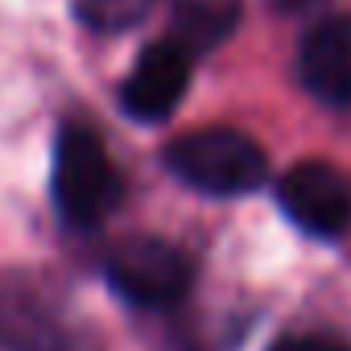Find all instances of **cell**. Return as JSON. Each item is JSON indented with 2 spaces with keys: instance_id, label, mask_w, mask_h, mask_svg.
Segmentation results:
<instances>
[{
  "instance_id": "obj_1",
  "label": "cell",
  "mask_w": 351,
  "mask_h": 351,
  "mask_svg": "<svg viewBox=\"0 0 351 351\" xmlns=\"http://www.w3.org/2000/svg\"><path fill=\"white\" fill-rule=\"evenodd\" d=\"M165 169L182 186L211 195V199H240L269 182V157L265 149L228 124L195 128L165 145Z\"/></svg>"
},
{
  "instance_id": "obj_2",
  "label": "cell",
  "mask_w": 351,
  "mask_h": 351,
  "mask_svg": "<svg viewBox=\"0 0 351 351\" xmlns=\"http://www.w3.org/2000/svg\"><path fill=\"white\" fill-rule=\"evenodd\" d=\"M54 207L66 228L95 232L124 199V178L104 149V141L87 124H62L54 141V173H50Z\"/></svg>"
},
{
  "instance_id": "obj_3",
  "label": "cell",
  "mask_w": 351,
  "mask_h": 351,
  "mask_svg": "<svg viewBox=\"0 0 351 351\" xmlns=\"http://www.w3.org/2000/svg\"><path fill=\"white\" fill-rule=\"evenodd\" d=\"M0 351H104V343L46 277L0 273Z\"/></svg>"
},
{
  "instance_id": "obj_4",
  "label": "cell",
  "mask_w": 351,
  "mask_h": 351,
  "mask_svg": "<svg viewBox=\"0 0 351 351\" xmlns=\"http://www.w3.org/2000/svg\"><path fill=\"white\" fill-rule=\"evenodd\" d=\"M112 293L136 310H169L195 285V261L161 236H124L104 256Z\"/></svg>"
},
{
  "instance_id": "obj_5",
  "label": "cell",
  "mask_w": 351,
  "mask_h": 351,
  "mask_svg": "<svg viewBox=\"0 0 351 351\" xmlns=\"http://www.w3.org/2000/svg\"><path fill=\"white\" fill-rule=\"evenodd\" d=\"M277 203L306 236L339 240L351 228V173L330 161H298L281 173Z\"/></svg>"
},
{
  "instance_id": "obj_6",
  "label": "cell",
  "mask_w": 351,
  "mask_h": 351,
  "mask_svg": "<svg viewBox=\"0 0 351 351\" xmlns=\"http://www.w3.org/2000/svg\"><path fill=\"white\" fill-rule=\"evenodd\" d=\"M191 66H195V58L186 50H178L169 38L145 46L141 58H136V66L120 83V108H124V116H132L141 124L165 120L173 108L182 104V95L191 87Z\"/></svg>"
},
{
  "instance_id": "obj_7",
  "label": "cell",
  "mask_w": 351,
  "mask_h": 351,
  "mask_svg": "<svg viewBox=\"0 0 351 351\" xmlns=\"http://www.w3.org/2000/svg\"><path fill=\"white\" fill-rule=\"evenodd\" d=\"M298 83L326 108H351V17H322L298 46Z\"/></svg>"
},
{
  "instance_id": "obj_8",
  "label": "cell",
  "mask_w": 351,
  "mask_h": 351,
  "mask_svg": "<svg viewBox=\"0 0 351 351\" xmlns=\"http://www.w3.org/2000/svg\"><path fill=\"white\" fill-rule=\"evenodd\" d=\"M240 13L244 0H169V42L203 58L236 34Z\"/></svg>"
},
{
  "instance_id": "obj_9",
  "label": "cell",
  "mask_w": 351,
  "mask_h": 351,
  "mask_svg": "<svg viewBox=\"0 0 351 351\" xmlns=\"http://www.w3.org/2000/svg\"><path fill=\"white\" fill-rule=\"evenodd\" d=\"M157 0H71L75 17L95 34H124L149 17Z\"/></svg>"
},
{
  "instance_id": "obj_10",
  "label": "cell",
  "mask_w": 351,
  "mask_h": 351,
  "mask_svg": "<svg viewBox=\"0 0 351 351\" xmlns=\"http://www.w3.org/2000/svg\"><path fill=\"white\" fill-rule=\"evenodd\" d=\"M269 351H351V347L322 330H298V335H281Z\"/></svg>"
},
{
  "instance_id": "obj_11",
  "label": "cell",
  "mask_w": 351,
  "mask_h": 351,
  "mask_svg": "<svg viewBox=\"0 0 351 351\" xmlns=\"http://www.w3.org/2000/svg\"><path fill=\"white\" fill-rule=\"evenodd\" d=\"M314 5H322V0H273V9L285 13V17H302V13H310Z\"/></svg>"
}]
</instances>
